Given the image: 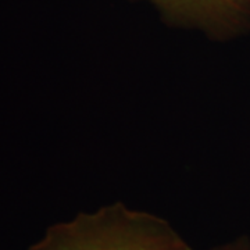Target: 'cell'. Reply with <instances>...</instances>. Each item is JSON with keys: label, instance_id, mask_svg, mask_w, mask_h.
Instances as JSON below:
<instances>
[{"label": "cell", "instance_id": "6da1fadb", "mask_svg": "<svg viewBox=\"0 0 250 250\" xmlns=\"http://www.w3.org/2000/svg\"><path fill=\"white\" fill-rule=\"evenodd\" d=\"M29 250H193L167 220L104 206L50 227Z\"/></svg>", "mask_w": 250, "mask_h": 250}, {"label": "cell", "instance_id": "7a4b0ae2", "mask_svg": "<svg viewBox=\"0 0 250 250\" xmlns=\"http://www.w3.org/2000/svg\"><path fill=\"white\" fill-rule=\"evenodd\" d=\"M168 24L197 29L215 41L250 32V0H146Z\"/></svg>", "mask_w": 250, "mask_h": 250}, {"label": "cell", "instance_id": "3957f363", "mask_svg": "<svg viewBox=\"0 0 250 250\" xmlns=\"http://www.w3.org/2000/svg\"><path fill=\"white\" fill-rule=\"evenodd\" d=\"M207 250H250V238L243 235V236H238L232 241L221 243L218 246H214L211 249Z\"/></svg>", "mask_w": 250, "mask_h": 250}]
</instances>
